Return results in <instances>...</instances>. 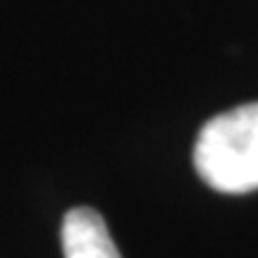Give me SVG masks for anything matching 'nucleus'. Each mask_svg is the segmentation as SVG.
Instances as JSON below:
<instances>
[{"mask_svg":"<svg viewBox=\"0 0 258 258\" xmlns=\"http://www.w3.org/2000/svg\"><path fill=\"white\" fill-rule=\"evenodd\" d=\"M194 167L215 191L258 189V103L232 108L206 122L194 144Z\"/></svg>","mask_w":258,"mask_h":258,"instance_id":"nucleus-1","label":"nucleus"},{"mask_svg":"<svg viewBox=\"0 0 258 258\" xmlns=\"http://www.w3.org/2000/svg\"><path fill=\"white\" fill-rule=\"evenodd\" d=\"M62 253L64 258H120L101 213L86 206L72 208L64 215Z\"/></svg>","mask_w":258,"mask_h":258,"instance_id":"nucleus-2","label":"nucleus"}]
</instances>
